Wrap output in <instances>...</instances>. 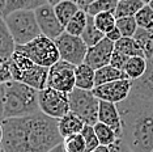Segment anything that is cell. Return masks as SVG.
Returning a JSON list of instances; mask_svg holds the SVG:
<instances>
[{"instance_id":"12","label":"cell","mask_w":153,"mask_h":152,"mask_svg":"<svg viewBox=\"0 0 153 152\" xmlns=\"http://www.w3.org/2000/svg\"><path fill=\"white\" fill-rule=\"evenodd\" d=\"M132 89V80L130 79H123V80H117L113 83L100 85L93 89V93L100 101H106L111 104H119L124 101L128 96L131 95Z\"/></svg>"},{"instance_id":"25","label":"cell","mask_w":153,"mask_h":152,"mask_svg":"<svg viewBox=\"0 0 153 152\" xmlns=\"http://www.w3.org/2000/svg\"><path fill=\"white\" fill-rule=\"evenodd\" d=\"M145 4L141 0H124V1H118L115 9V17H135L136 13L144 7Z\"/></svg>"},{"instance_id":"19","label":"cell","mask_w":153,"mask_h":152,"mask_svg":"<svg viewBox=\"0 0 153 152\" xmlns=\"http://www.w3.org/2000/svg\"><path fill=\"white\" fill-rule=\"evenodd\" d=\"M123 79H128L126 72L118 70V68L109 64L96 71V87H100V85L113 83L117 80H123Z\"/></svg>"},{"instance_id":"2","label":"cell","mask_w":153,"mask_h":152,"mask_svg":"<svg viewBox=\"0 0 153 152\" xmlns=\"http://www.w3.org/2000/svg\"><path fill=\"white\" fill-rule=\"evenodd\" d=\"M122 118L120 139L132 152L153 151V100L136 96L117 104Z\"/></svg>"},{"instance_id":"47","label":"cell","mask_w":153,"mask_h":152,"mask_svg":"<svg viewBox=\"0 0 153 152\" xmlns=\"http://www.w3.org/2000/svg\"><path fill=\"white\" fill-rule=\"evenodd\" d=\"M148 5H149V7H151V8L153 9V0H152V1H151V3H149V4H148Z\"/></svg>"},{"instance_id":"9","label":"cell","mask_w":153,"mask_h":152,"mask_svg":"<svg viewBox=\"0 0 153 152\" xmlns=\"http://www.w3.org/2000/svg\"><path fill=\"white\" fill-rule=\"evenodd\" d=\"M55 43L62 60L68 62L74 66H80L85 62L88 46L81 37H76L64 32L55 39Z\"/></svg>"},{"instance_id":"29","label":"cell","mask_w":153,"mask_h":152,"mask_svg":"<svg viewBox=\"0 0 153 152\" xmlns=\"http://www.w3.org/2000/svg\"><path fill=\"white\" fill-rule=\"evenodd\" d=\"M93 127H94V131L97 134V138H98L101 146H111V144H114L119 139L115 134V131L111 129V127L103 125V123L98 122Z\"/></svg>"},{"instance_id":"38","label":"cell","mask_w":153,"mask_h":152,"mask_svg":"<svg viewBox=\"0 0 153 152\" xmlns=\"http://www.w3.org/2000/svg\"><path fill=\"white\" fill-rule=\"evenodd\" d=\"M105 37L107 38V39H110L111 42H114V43H115V42H118V41H119L120 38H123V36H122V34H120L119 29H118L117 26L114 28V29L111 30V32H109V33H107Z\"/></svg>"},{"instance_id":"4","label":"cell","mask_w":153,"mask_h":152,"mask_svg":"<svg viewBox=\"0 0 153 152\" xmlns=\"http://www.w3.org/2000/svg\"><path fill=\"white\" fill-rule=\"evenodd\" d=\"M9 68H11L12 80L29 85V87L37 89L38 92L47 88L50 68L36 64L29 58L24 57L17 51L9 60Z\"/></svg>"},{"instance_id":"22","label":"cell","mask_w":153,"mask_h":152,"mask_svg":"<svg viewBox=\"0 0 153 152\" xmlns=\"http://www.w3.org/2000/svg\"><path fill=\"white\" fill-rule=\"evenodd\" d=\"M134 39L147 59L153 57V30L139 28L134 36Z\"/></svg>"},{"instance_id":"43","label":"cell","mask_w":153,"mask_h":152,"mask_svg":"<svg viewBox=\"0 0 153 152\" xmlns=\"http://www.w3.org/2000/svg\"><path fill=\"white\" fill-rule=\"evenodd\" d=\"M4 7H5V0H0V15H3V12H4Z\"/></svg>"},{"instance_id":"33","label":"cell","mask_w":153,"mask_h":152,"mask_svg":"<svg viewBox=\"0 0 153 152\" xmlns=\"http://www.w3.org/2000/svg\"><path fill=\"white\" fill-rule=\"evenodd\" d=\"M136 24L141 29L153 30V9L149 5H144L135 16Z\"/></svg>"},{"instance_id":"27","label":"cell","mask_w":153,"mask_h":152,"mask_svg":"<svg viewBox=\"0 0 153 152\" xmlns=\"http://www.w3.org/2000/svg\"><path fill=\"white\" fill-rule=\"evenodd\" d=\"M114 47H115L117 51L124 54L128 58H131V57H144L143 51L140 50V47L137 46V43L135 42L134 38H127V37L120 38L118 42L114 43Z\"/></svg>"},{"instance_id":"45","label":"cell","mask_w":153,"mask_h":152,"mask_svg":"<svg viewBox=\"0 0 153 152\" xmlns=\"http://www.w3.org/2000/svg\"><path fill=\"white\" fill-rule=\"evenodd\" d=\"M60 1H64V0H50V1H48V3H50V4L54 7V5H56L58 3H60Z\"/></svg>"},{"instance_id":"52","label":"cell","mask_w":153,"mask_h":152,"mask_svg":"<svg viewBox=\"0 0 153 152\" xmlns=\"http://www.w3.org/2000/svg\"><path fill=\"white\" fill-rule=\"evenodd\" d=\"M152 152H153V151H152Z\"/></svg>"},{"instance_id":"23","label":"cell","mask_w":153,"mask_h":152,"mask_svg":"<svg viewBox=\"0 0 153 152\" xmlns=\"http://www.w3.org/2000/svg\"><path fill=\"white\" fill-rule=\"evenodd\" d=\"M54 9H55V13H56L59 21L62 22V25L64 28L71 21L72 17L80 11L77 4L74 3L72 0H64V1L58 3L56 5H54Z\"/></svg>"},{"instance_id":"44","label":"cell","mask_w":153,"mask_h":152,"mask_svg":"<svg viewBox=\"0 0 153 152\" xmlns=\"http://www.w3.org/2000/svg\"><path fill=\"white\" fill-rule=\"evenodd\" d=\"M3 136H4V131H3V125H1V122H0V146H1Z\"/></svg>"},{"instance_id":"24","label":"cell","mask_w":153,"mask_h":152,"mask_svg":"<svg viewBox=\"0 0 153 152\" xmlns=\"http://www.w3.org/2000/svg\"><path fill=\"white\" fill-rule=\"evenodd\" d=\"M81 38H82V41H84L85 45L88 47L94 46V45L101 42V41L105 38V34H103L98 28L96 26L94 19H93L92 16H89V15H88V22H86L84 33L81 34Z\"/></svg>"},{"instance_id":"1","label":"cell","mask_w":153,"mask_h":152,"mask_svg":"<svg viewBox=\"0 0 153 152\" xmlns=\"http://www.w3.org/2000/svg\"><path fill=\"white\" fill-rule=\"evenodd\" d=\"M59 119L42 112L21 118L3 119L1 147L5 152H48L63 142Z\"/></svg>"},{"instance_id":"18","label":"cell","mask_w":153,"mask_h":152,"mask_svg":"<svg viewBox=\"0 0 153 152\" xmlns=\"http://www.w3.org/2000/svg\"><path fill=\"white\" fill-rule=\"evenodd\" d=\"M76 88L84 91H93L96 88V70L89 67L86 63L76 66Z\"/></svg>"},{"instance_id":"14","label":"cell","mask_w":153,"mask_h":152,"mask_svg":"<svg viewBox=\"0 0 153 152\" xmlns=\"http://www.w3.org/2000/svg\"><path fill=\"white\" fill-rule=\"evenodd\" d=\"M98 122L111 127L118 138L122 135V118L119 110H118L115 104L100 101V110H98Z\"/></svg>"},{"instance_id":"26","label":"cell","mask_w":153,"mask_h":152,"mask_svg":"<svg viewBox=\"0 0 153 152\" xmlns=\"http://www.w3.org/2000/svg\"><path fill=\"white\" fill-rule=\"evenodd\" d=\"M86 22H88V13L85 11H82V9H80L71 19V21L67 24L65 33L72 34V36H76V37H81V34L85 30Z\"/></svg>"},{"instance_id":"51","label":"cell","mask_w":153,"mask_h":152,"mask_svg":"<svg viewBox=\"0 0 153 152\" xmlns=\"http://www.w3.org/2000/svg\"><path fill=\"white\" fill-rule=\"evenodd\" d=\"M93 152H96V151H93Z\"/></svg>"},{"instance_id":"30","label":"cell","mask_w":153,"mask_h":152,"mask_svg":"<svg viewBox=\"0 0 153 152\" xmlns=\"http://www.w3.org/2000/svg\"><path fill=\"white\" fill-rule=\"evenodd\" d=\"M93 19H94L96 26L98 28L105 36L117 26V17H115L114 13H111V12L100 13V15L93 17Z\"/></svg>"},{"instance_id":"11","label":"cell","mask_w":153,"mask_h":152,"mask_svg":"<svg viewBox=\"0 0 153 152\" xmlns=\"http://www.w3.org/2000/svg\"><path fill=\"white\" fill-rule=\"evenodd\" d=\"M34 12H36L37 22H38V25H39L42 36L55 41L59 36H62V34L65 32V28L59 21L54 7L51 5L50 3H46V4L41 5L39 8H37Z\"/></svg>"},{"instance_id":"31","label":"cell","mask_w":153,"mask_h":152,"mask_svg":"<svg viewBox=\"0 0 153 152\" xmlns=\"http://www.w3.org/2000/svg\"><path fill=\"white\" fill-rule=\"evenodd\" d=\"M117 28L119 29L120 34L127 38H134L136 30L139 29L135 17H122L117 19Z\"/></svg>"},{"instance_id":"20","label":"cell","mask_w":153,"mask_h":152,"mask_svg":"<svg viewBox=\"0 0 153 152\" xmlns=\"http://www.w3.org/2000/svg\"><path fill=\"white\" fill-rule=\"evenodd\" d=\"M148 59L145 57H131L127 60L126 67H124V72L128 76L130 80H137L147 71Z\"/></svg>"},{"instance_id":"16","label":"cell","mask_w":153,"mask_h":152,"mask_svg":"<svg viewBox=\"0 0 153 152\" xmlns=\"http://www.w3.org/2000/svg\"><path fill=\"white\" fill-rule=\"evenodd\" d=\"M16 53V43L3 15H0V62H9Z\"/></svg>"},{"instance_id":"41","label":"cell","mask_w":153,"mask_h":152,"mask_svg":"<svg viewBox=\"0 0 153 152\" xmlns=\"http://www.w3.org/2000/svg\"><path fill=\"white\" fill-rule=\"evenodd\" d=\"M48 152H67V151L64 150V147H63V142H62L60 144H58L56 147H54L53 150H51V151H48Z\"/></svg>"},{"instance_id":"37","label":"cell","mask_w":153,"mask_h":152,"mask_svg":"<svg viewBox=\"0 0 153 152\" xmlns=\"http://www.w3.org/2000/svg\"><path fill=\"white\" fill-rule=\"evenodd\" d=\"M110 151L111 152H132V150L130 147L127 146L126 143H124L123 139H118L114 144H111L110 146Z\"/></svg>"},{"instance_id":"42","label":"cell","mask_w":153,"mask_h":152,"mask_svg":"<svg viewBox=\"0 0 153 152\" xmlns=\"http://www.w3.org/2000/svg\"><path fill=\"white\" fill-rule=\"evenodd\" d=\"M96 152H111L110 151V146H100L96 150Z\"/></svg>"},{"instance_id":"10","label":"cell","mask_w":153,"mask_h":152,"mask_svg":"<svg viewBox=\"0 0 153 152\" xmlns=\"http://www.w3.org/2000/svg\"><path fill=\"white\" fill-rule=\"evenodd\" d=\"M75 72H76V66L60 59L50 67L47 87L69 95L76 88Z\"/></svg>"},{"instance_id":"28","label":"cell","mask_w":153,"mask_h":152,"mask_svg":"<svg viewBox=\"0 0 153 152\" xmlns=\"http://www.w3.org/2000/svg\"><path fill=\"white\" fill-rule=\"evenodd\" d=\"M117 5H118V0H96L94 3H92L86 8L85 12L92 17L100 15V13H103V12H111L115 15Z\"/></svg>"},{"instance_id":"5","label":"cell","mask_w":153,"mask_h":152,"mask_svg":"<svg viewBox=\"0 0 153 152\" xmlns=\"http://www.w3.org/2000/svg\"><path fill=\"white\" fill-rule=\"evenodd\" d=\"M3 17L16 46H24L42 34L34 11H15Z\"/></svg>"},{"instance_id":"6","label":"cell","mask_w":153,"mask_h":152,"mask_svg":"<svg viewBox=\"0 0 153 152\" xmlns=\"http://www.w3.org/2000/svg\"><path fill=\"white\" fill-rule=\"evenodd\" d=\"M16 51L24 57L29 58L36 64L47 68H50L51 66L60 60V55H59V50L55 41L42 36V34L24 46H16Z\"/></svg>"},{"instance_id":"36","label":"cell","mask_w":153,"mask_h":152,"mask_svg":"<svg viewBox=\"0 0 153 152\" xmlns=\"http://www.w3.org/2000/svg\"><path fill=\"white\" fill-rule=\"evenodd\" d=\"M12 80L11 68H9V62H0V85L7 84Z\"/></svg>"},{"instance_id":"17","label":"cell","mask_w":153,"mask_h":152,"mask_svg":"<svg viewBox=\"0 0 153 152\" xmlns=\"http://www.w3.org/2000/svg\"><path fill=\"white\" fill-rule=\"evenodd\" d=\"M58 127L62 138H67V136L75 135V134H81V131L85 127V123L80 117L69 112L67 115H64L63 118L59 119Z\"/></svg>"},{"instance_id":"48","label":"cell","mask_w":153,"mask_h":152,"mask_svg":"<svg viewBox=\"0 0 153 152\" xmlns=\"http://www.w3.org/2000/svg\"><path fill=\"white\" fill-rule=\"evenodd\" d=\"M0 152H5L4 150H3V147H1V146H0Z\"/></svg>"},{"instance_id":"3","label":"cell","mask_w":153,"mask_h":152,"mask_svg":"<svg viewBox=\"0 0 153 152\" xmlns=\"http://www.w3.org/2000/svg\"><path fill=\"white\" fill-rule=\"evenodd\" d=\"M39 92L22 83L11 80L4 84V119L21 118L39 112Z\"/></svg>"},{"instance_id":"8","label":"cell","mask_w":153,"mask_h":152,"mask_svg":"<svg viewBox=\"0 0 153 152\" xmlns=\"http://www.w3.org/2000/svg\"><path fill=\"white\" fill-rule=\"evenodd\" d=\"M39 112L47 117L60 119L71 112L69 110V98L67 93L55 91L53 88H45L38 96Z\"/></svg>"},{"instance_id":"39","label":"cell","mask_w":153,"mask_h":152,"mask_svg":"<svg viewBox=\"0 0 153 152\" xmlns=\"http://www.w3.org/2000/svg\"><path fill=\"white\" fill-rule=\"evenodd\" d=\"M4 119V84L0 85V122Z\"/></svg>"},{"instance_id":"13","label":"cell","mask_w":153,"mask_h":152,"mask_svg":"<svg viewBox=\"0 0 153 152\" xmlns=\"http://www.w3.org/2000/svg\"><path fill=\"white\" fill-rule=\"evenodd\" d=\"M114 49H115L114 42H111L110 39H107L105 37L101 42L94 45V46L88 47L84 63H86L89 67H92L96 71L105 67V66H109Z\"/></svg>"},{"instance_id":"15","label":"cell","mask_w":153,"mask_h":152,"mask_svg":"<svg viewBox=\"0 0 153 152\" xmlns=\"http://www.w3.org/2000/svg\"><path fill=\"white\" fill-rule=\"evenodd\" d=\"M131 96L153 100V57L148 59L145 74L140 79L132 81Z\"/></svg>"},{"instance_id":"7","label":"cell","mask_w":153,"mask_h":152,"mask_svg":"<svg viewBox=\"0 0 153 152\" xmlns=\"http://www.w3.org/2000/svg\"><path fill=\"white\" fill-rule=\"evenodd\" d=\"M69 110L84 121L85 125L94 126L98 123L100 100L96 97L93 91L75 88L68 95Z\"/></svg>"},{"instance_id":"46","label":"cell","mask_w":153,"mask_h":152,"mask_svg":"<svg viewBox=\"0 0 153 152\" xmlns=\"http://www.w3.org/2000/svg\"><path fill=\"white\" fill-rule=\"evenodd\" d=\"M141 1H143V3H144V4H145V5H148V4H149V3H151V1H152V0H141Z\"/></svg>"},{"instance_id":"40","label":"cell","mask_w":153,"mask_h":152,"mask_svg":"<svg viewBox=\"0 0 153 152\" xmlns=\"http://www.w3.org/2000/svg\"><path fill=\"white\" fill-rule=\"evenodd\" d=\"M74 3L77 4V7L80 9H82V11H86V8L92 4V3H94L96 0H72Z\"/></svg>"},{"instance_id":"21","label":"cell","mask_w":153,"mask_h":152,"mask_svg":"<svg viewBox=\"0 0 153 152\" xmlns=\"http://www.w3.org/2000/svg\"><path fill=\"white\" fill-rule=\"evenodd\" d=\"M46 3V0H5L3 16L15 11H36Z\"/></svg>"},{"instance_id":"32","label":"cell","mask_w":153,"mask_h":152,"mask_svg":"<svg viewBox=\"0 0 153 152\" xmlns=\"http://www.w3.org/2000/svg\"><path fill=\"white\" fill-rule=\"evenodd\" d=\"M63 147L67 152H86V144L81 134L63 138Z\"/></svg>"},{"instance_id":"50","label":"cell","mask_w":153,"mask_h":152,"mask_svg":"<svg viewBox=\"0 0 153 152\" xmlns=\"http://www.w3.org/2000/svg\"><path fill=\"white\" fill-rule=\"evenodd\" d=\"M46 1H47V3H48V1H50V0H46Z\"/></svg>"},{"instance_id":"34","label":"cell","mask_w":153,"mask_h":152,"mask_svg":"<svg viewBox=\"0 0 153 152\" xmlns=\"http://www.w3.org/2000/svg\"><path fill=\"white\" fill-rule=\"evenodd\" d=\"M81 135H82V138H84L85 144H86V152H93L101 146L93 126L85 125L84 130L81 131Z\"/></svg>"},{"instance_id":"49","label":"cell","mask_w":153,"mask_h":152,"mask_svg":"<svg viewBox=\"0 0 153 152\" xmlns=\"http://www.w3.org/2000/svg\"><path fill=\"white\" fill-rule=\"evenodd\" d=\"M118 1H124V0H118Z\"/></svg>"},{"instance_id":"35","label":"cell","mask_w":153,"mask_h":152,"mask_svg":"<svg viewBox=\"0 0 153 152\" xmlns=\"http://www.w3.org/2000/svg\"><path fill=\"white\" fill-rule=\"evenodd\" d=\"M128 59H130L128 57H126L124 54H122V53H119V51H117L115 49H114V53H113V55H111L110 66H113V67H115L120 71H124V67H126V63H127Z\"/></svg>"}]
</instances>
